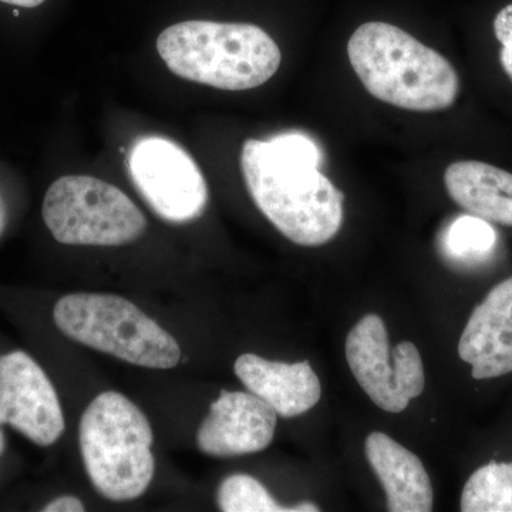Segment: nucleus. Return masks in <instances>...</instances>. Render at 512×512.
Masks as SVG:
<instances>
[{
  "instance_id": "1",
  "label": "nucleus",
  "mask_w": 512,
  "mask_h": 512,
  "mask_svg": "<svg viewBox=\"0 0 512 512\" xmlns=\"http://www.w3.org/2000/svg\"><path fill=\"white\" fill-rule=\"evenodd\" d=\"M322 151L311 137L284 133L245 141L241 168L252 200L284 237L320 247L339 234L343 194L320 171Z\"/></svg>"
},
{
  "instance_id": "2",
  "label": "nucleus",
  "mask_w": 512,
  "mask_h": 512,
  "mask_svg": "<svg viewBox=\"0 0 512 512\" xmlns=\"http://www.w3.org/2000/svg\"><path fill=\"white\" fill-rule=\"evenodd\" d=\"M348 56L367 92L390 106L430 113L457 100L460 80L446 57L390 23L359 26Z\"/></svg>"
},
{
  "instance_id": "3",
  "label": "nucleus",
  "mask_w": 512,
  "mask_h": 512,
  "mask_svg": "<svg viewBox=\"0 0 512 512\" xmlns=\"http://www.w3.org/2000/svg\"><path fill=\"white\" fill-rule=\"evenodd\" d=\"M157 50L178 77L228 92L262 86L282 62L275 40L249 23H177L158 36Z\"/></svg>"
},
{
  "instance_id": "4",
  "label": "nucleus",
  "mask_w": 512,
  "mask_h": 512,
  "mask_svg": "<svg viewBox=\"0 0 512 512\" xmlns=\"http://www.w3.org/2000/svg\"><path fill=\"white\" fill-rule=\"evenodd\" d=\"M80 450L87 476L111 501H131L150 487L156 471L153 429L146 414L117 392L99 394L84 410Z\"/></svg>"
},
{
  "instance_id": "5",
  "label": "nucleus",
  "mask_w": 512,
  "mask_h": 512,
  "mask_svg": "<svg viewBox=\"0 0 512 512\" xmlns=\"http://www.w3.org/2000/svg\"><path fill=\"white\" fill-rule=\"evenodd\" d=\"M53 319L67 338L131 365L165 370L180 363L177 340L121 296L70 293L56 303Z\"/></svg>"
},
{
  "instance_id": "6",
  "label": "nucleus",
  "mask_w": 512,
  "mask_h": 512,
  "mask_svg": "<svg viewBox=\"0 0 512 512\" xmlns=\"http://www.w3.org/2000/svg\"><path fill=\"white\" fill-rule=\"evenodd\" d=\"M43 220L64 245L119 247L144 234L146 217L119 188L89 175H64L43 200Z\"/></svg>"
},
{
  "instance_id": "7",
  "label": "nucleus",
  "mask_w": 512,
  "mask_h": 512,
  "mask_svg": "<svg viewBox=\"0 0 512 512\" xmlns=\"http://www.w3.org/2000/svg\"><path fill=\"white\" fill-rule=\"evenodd\" d=\"M345 353L357 383L384 412L402 413L423 393L426 377L419 349L407 340L390 349L379 315L370 313L353 326Z\"/></svg>"
},
{
  "instance_id": "8",
  "label": "nucleus",
  "mask_w": 512,
  "mask_h": 512,
  "mask_svg": "<svg viewBox=\"0 0 512 512\" xmlns=\"http://www.w3.org/2000/svg\"><path fill=\"white\" fill-rule=\"evenodd\" d=\"M133 183L158 217L173 224L197 220L208 202V187L194 158L168 138L143 137L128 157Z\"/></svg>"
},
{
  "instance_id": "9",
  "label": "nucleus",
  "mask_w": 512,
  "mask_h": 512,
  "mask_svg": "<svg viewBox=\"0 0 512 512\" xmlns=\"http://www.w3.org/2000/svg\"><path fill=\"white\" fill-rule=\"evenodd\" d=\"M9 424L40 447L62 436L64 414L45 370L28 353L0 357V426Z\"/></svg>"
},
{
  "instance_id": "10",
  "label": "nucleus",
  "mask_w": 512,
  "mask_h": 512,
  "mask_svg": "<svg viewBox=\"0 0 512 512\" xmlns=\"http://www.w3.org/2000/svg\"><path fill=\"white\" fill-rule=\"evenodd\" d=\"M278 414L254 393L222 392L197 433V446L211 457L259 453L274 441Z\"/></svg>"
},
{
  "instance_id": "11",
  "label": "nucleus",
  "mask_w": 512,
  "mask_h": 512,
  "mask_svg": "<svg viewBox=\"0 0 512 512\" xmlns=\"http://www.w3.org/2000/svg\"><path fill=\"white\" fill-rule=\"evenodd\" d=\"M458 356L477 380L512 373V276L476 306L458 342Z\"/></svg>"
},
{
  "instance_id": "12",
  "label": "nucleus",
  "mask_w": 512,
  "mask_h": 512,
  "mask_svg": "<svg viewBox=\"0 0 512 512\" xmlns=\"http://www.w3.org/2000/svg\"><path fill=\"white\" fill-rule=\"evenodd\" d=\"M234 370L249 392L286 419L309 412L322 396L319 377L306 360L298 363L272 362L247 353L238 357Z\"/></svg>"
},
{
  "instance_id": "13",
  "label": "nucleus",
  "mask_w": 512,
  "mask_h": 512,
  "mask_svg": "<svg viewBox=\"0 0 512 512\" xmlns=\"http://www.w3.org/2000/svg\"><path fill=\"white\" fill-rule=\"evenodd\" d=\"M367 461L383 485L390 512H430L433 487L416 454L392 437L375 431L365 443Z\"/></svg>"
},
{
  "instance_id": "14",
  "label": "nucleus",
  "mask_w": 512,
  "mask_h": 512,
  "mask_svg": "<svg viewBox=\"0 0 512 512\" xmlns=\"http://www.w3.org/2000/svg\"><path fill=\"white\" fill-rule=\"evenodd\" d=\"M448 195L468 214L512 227V174L483 161H457L444 173Z\"/></svg>"
},
{
  "instance_id": "15",
  "label": "nucleus",
  "mask_w": 512,
  "mask_h": 512,
  "mask_svg": "<svg viewBox=\"0 0 512 512\" xmlns=\"http://www.w3.org/2000/svg\"><path fill=\"white\" fill-rule=\"evenodd\" d=\"M463 512H512V463H488L468 478L461 494Z\"/></svg>"
},
{
  "instance_id": "16",
  "label": "nucleus",
  "mask_w": 512,
  "mask_h": 512,
  "mask_svg": "<svg viewBox=\"0 0 512 512\" xmlns=\"http://www.w3.org/2000/svg\"><path fill=\"white\" fill-rule=\"evenodd\" d=\"M497 232L491 222L476 215H460L448 225L443 235V251L448 259L460 264H478L493 254Z\"/></svg>"
},
{
  "instance_id": "17",
  "label": "nucleus",
  "mask_w": 512,
  "mask_h": 512,
  "mask_svg": "<svg viewBox=\"0 0 512 512\" xmlns=\"http://www.w3.org/2000/svg\"><path fill=\"white\" fill-rule=\"evenodd\" d=\"M217 503L224 512H316L315 504L303 503L286 508L276 503L264 485L247 474H234L222 481Z\"/></svg>"
},
{
  "instance_id": "18",
  "label": "nucleus",
  "mask_w": 512,
  "mask_h": 512,
  "mask_svg": "<svg viewBox=\"0 0 512 512\" xmlns=\"http://www.w3.org/2000/svg\"><path fill=\"white\" fill-rule=\"evenodd\" d=\"M494 33L501 45V66L512 80V3L495 16Z\"/></svg>"
},
{
  "instance_id": "19",
  "label": "nucleus",
  "mask_w": 512,
  "mask_h": 512,
  "mask_svg": "<svg viewBox=\"0 0 512 512\" xmlns=\"http://www.w3.org/2000/svg\"><path fill=\"white\" fill-rule=\"evenodd\" d=\"M45 512H83L84 505L79 498L72 497V495H63V497L56 498L52 503L43 508Z\"/></svg>"
},
{
  "instance_id": "20",
  "label": "nucleus",
  "mask_w": 512,
  "mask_h": 512,
  "mask_svg": "<svg viewBox=\"0 0 512 512\" xmlns=\"http://www.w3.org/2000/svg\"><path fill=\"white\" fill-rule=\"evenodd\" d=\"M0 2L22 6V8H36V6L42 5L45 0H0Z\"/></svg>"
},
{
  "instance_id": "21",
  "label": "nucleus",
  "mask_w": 512,
  "mask_h": 512,
  "mask_svg": "<svg viewBox=\"0 0 512 512\" xmlns=\"http://www.w3.org/2000/svg\"><path fill=\"white\" fill-rule=\"evenodd\" d=\"M5 436H3L2 431H0V456H2L3 450H5Z\"/></svg>"
}]
</instances>
